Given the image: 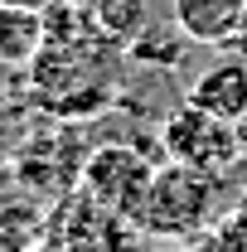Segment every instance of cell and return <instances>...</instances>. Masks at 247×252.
<instances>
[{
  "mask_svg": "<svg viewBox=\"0 0 247 252\" xmlns=\"http://www.w3.org/2000/svg\"><path fill=\"white\" fill-rule=\"evenodd\" d=\"M214 199H218V180L204 175V170H189L180 160H165L151 175V189H146V204H141V219L136 228H146L155 238H194L204 233L209 219H214Z\"/></svg>",
  "mask_w": 247,
  "mask_h": 252,
  "instance_id": "obj_1",
  "label": "cell"
},
{
  "mask_svg": "<svg viewBox=\"0 0 247 252\" xmlns=\"http://www.w3.org/2000/svg\"><path fill=\"white\" fill-rule=\"evenodd\" d=\"M160 146L165 156L189 165V170H204V175H228L238 160H243V141H238V122L214 117L194 102H180L165 126H160Z\"/></svg>",
  "mask_w": 247,
  "mask_h": 252,
  "instance_id": "obj_2",
  "label": "cell"
},
{
  "mask_svg": "<svg viewBox=\"0 0 247 252\" xmlns=\"http://www.w3.org/2000/svg\"><path fill=\"white\" fill-rule=\"evenodd\" d=\"M151 165L136 156L131 146H107L88 160L83 170V194L93 199L97 209L117 214V219L136 223L141 219V204H146V189H151Z\"/></svg>",
  "mask_w": 247,
  "mask_h": 252,
  "instance_id": "obj_3",
  "label": "cell"
},
{
  "mask_svg": "<svg viewBox=\"0 0 247 252\" xmlns=\"http://www.w3.org/2000/svg\"><path fill=\"white\" fill-rule=\"evenodd\" d=\"M185 102L214 112V117H228V122H243L247 117V63L243 59H223L214 68H204L189 83Z\"/></svg>",
  "mask_w": 247,
  "mask_h": 252,
  "instance_id": "obj_4",
  "label": "cell"
},
{
  "mask_svg": "<svg viewBox=\"0 0 247 252\" xmlns=\"http://www.w3.org/2000/svg\"><path fill=\"white\" fill-rule=\"evenodd\" d=\"M247 0H175L170 5V20L180 25L189 44H204V49H218L228 30L243 20Z\"/></svg>",
  "mask_w": 247,
  "mask_h": 252,
  "instance_id": "obj_5",
  "label": "cell"
},
{
  "mask_svg": "<svg viewBox=\"0 0 247 252\" xmlns=\"http://www.w3.org/2000/svg\"><path fill=\"white\" fill-rule=\"evenodd\" d=\"M93 20H97V34H102L112 49H131V44L155 25L146 0H102L93 10Z\"/></svg>",
  "mask_w": 247,
  "mask_h": 252,
  "instance_id": "obj_6",
  "label": "cell"
},
{
  "mask_svg": "<svg viewBox=\"0 0 247 252\" xmlns=\"http://www.w3.org/2000/svg\"><path fill=\"white\" fill-rule=\"evenodd\" d=\"M44 44V15L34 10H0V63H25Z\"/></svg>",
  "mask_w": 247,
  "mask_h": 252,
  "instance_id": "obj_7",
  "label": "cell"
},
{
  "mask_svg": "<svg viewBox=\"0 0 247 252\" xmlns=\"http://www.w3.org/2000/svg\"><path fill=\"white\" fill-rule=\"evenodd\" d=\"M218 54H223V59H243L247 63V10H243V20L228 30V39L218 44Z\"/></svg>",
  "mask_w": 247,
  "mask_h": 252,
  "instance_id": "obj_8",
  "label": "cell"
},
{
  "mask_svg": "<svg viewBox=\"0 0 247 252\" xmlns=\"http://www.w3.org/2000/svg\"><path fill=\"white\" fill-rule=\"evenodd\" d=\"M0 5H10V10H34V15H44L49 5H59V0H0Z\"/></svg>",
  "mask_w": 247,
  "mask_h": 252,
  "instance_id": "obj_9",
  "label": "cell"
},
{
  "mask_svg": "<svg viewBox=\"0 0 247 252\" xmlns=\"http://www.w3.org/2000/svg\"><path fill=\"white\" fill-rule=\"evenodd\" d=\"M238 141H243V156H247V117L238 122Z\"/></svg>",
  "mask_w": 247,
  "mask_h": 252,
  "instance_id": "obj_10",
  "label": "cell"
},
{
  "mask_svg": "<svg viewBox=\"0 0 247 252\" xmlns=\"http://www.w3.org/2000/svg\"><path fill=\"white\" fill-rule=\"evenodd\" d=\"M0 10H5V5H0Z\"/></svg>",
  "mask_w": 247,
  "mask_h": 252,
  "instance_id": "obj_11",
  "label": "cell"
}]
</instances>
